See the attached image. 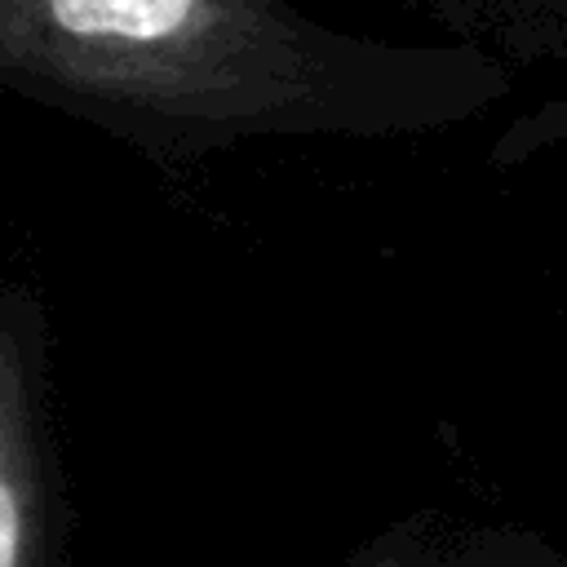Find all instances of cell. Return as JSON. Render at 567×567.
<instances>
[{"label": "cell", "instance_id": "obj_1", "mask_svg": "<svg viewBox=\"0 0 567 567\" xmlns=\"http://www.w3.org/2000/svg\"><path fill=\"white\" fill-rule=\"evenodd\" d=\"M44 22L84 53L173 49L204 35L217 18L213 0H40Z\"/></svg>", "mask_w": 567, "mask_h": 567}, {"label": "cell", "instance_id": "obj_2", "mask_svg": "<svg viewBox=\"0 0 567 567\" xmlns=\"http://www.w3.org/2000/svg\"><path fill=\"white\" fill-rule=\"evenodd\" d=\"M31 540V483L13 434V377L0 368V567H27Z\"/></svg>", "mask_w": 567, "mask_h": 567}]
</instances>
